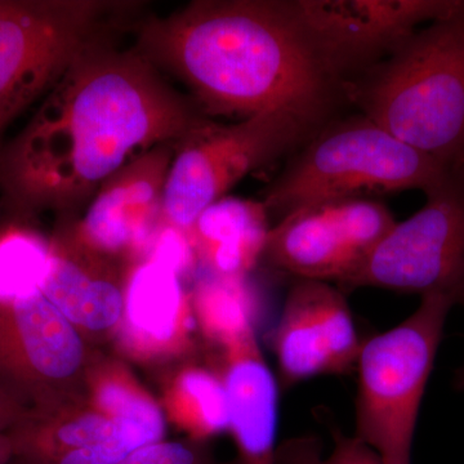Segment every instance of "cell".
<instances>
[{
    "mask_svg": "<svg viewBox=\"0 0 464 464\" xmlns=\"http://www.w3.org/2000/svg\"><path fill=\"white\" fill-rule=\"evenodd\" d=\"M334 445L324 457L315 438L292 439L277 448V464H389L356 436L333 431Z\"/></svg>",
    "mask_w": 464,
    "mask_h": 464,
    "instance_id": "24",
    "label": "cell"
},
{
    "mask_svg": "<svg viewBox=\"0 0 464 464\" xmlns=\"http://www.w3.org/2000/svg\"><path fill=\"white\" fill-rule=\"evenodd\" d=\"M121 464H219L209 442L191 439L161 441L139 449Z\"/></svg>",
    "mask_w": 464,
    "mask_h": 464,
    "instance_id": "26",
    "label": "cell"
},
{
    "mask_svg": "<svg viewBox=\"0 0 464 464\" xmlns=\"http://www.w3.org/2000/svg\"><path fill=\"white\" fill-rule=\"evenodd\" d=\"M201 337L217 350L256 332L257 301L246 277L208 273L191 289Z\"/></svg>",
    "mask_w": 464,
    "mask_h": 464,
    "instance_id": "21",
    "label": "cell"
},
{
    "mask_svg": "<svg viewBox=\"0 0 464 464\" xmlns=\"http://www.w3.org/2000/svg\"><path fill=\"white\" fill-rule=\"evenodd\" d=\"M270 228L262 201L225 197L203 210L188 235L208 273L246 277L264 256Z\"/></svg>",
    "mask_w": 464,
    "mask_h": 464,
    "instance_id": "18",
    "label": "cell"
},
{
    "mask_svg": "<svg viewBox=\"0 0 464 464\" xmlns=\"http://www.w3.org/2000/svg\"><path fill=\"white\" fill-rule=\"evenodd\" d=\"M159 402L168 422L188 439L209 442L228 432L227 391L215 364L179 366L164 381Z\"/></svg>",
    "mask_w": 464,
    "mask_h": 464,
    "instance_id": "19",
    "label": "cell"
},
{
    "mask_svg": "<svg viewBox=\"0 0 464 464\" xmlns=\"http://www.w3.org/2000/svg\"><path fill=\"white\" fill-rule=\"evenodd\" d=\"M93 351L39 289L0 304V387L26 411L85 398Z\"/></svg>",
    "mask_w": 464,
    "mask_h": 464,
    "instance_id": "10",
    "label": "cell"
},
{
    "mask_svg": "<svg viewBox=\"0 0 464 464\" xmlns=\"http://www.w3.org/2000/svg\"><path fill=\"white\" fill-rule=\"evenodd\" d=\"M447 172L438 161L359 114L328 121L302 143L265 188L261 201L279 221L299 209L348 198L408 190L424 194Z\"/></svg>",
    "mask_w": 464,
    "mask_h": 464,
    "instance_id": "4",
    "label": "cell"
},
{
    "mask_svg": "<svg viewBox=\"0 0 464 464\" xmlns=\"http://www.w3.org/2000/svg\"><path fill=\"white\" fill-rule=\"evenodd\" d=\"M9 464H30V463L25 462V460L18 459V458H14V459H12V462Z\"/></svg>",
    "mask_w": 464,
    "mask_h": 464,
    "instance_id": "29",
    "label": "cell"
},
{
    "mask_svg": "<svg viewBox=\"0 0 464 464\" xmlns=\"http://www.w3.org/2000/svg\"><path fill=\"white\" fill-rule=\"evenodd\" d=\"M197 332L185 280L146 259L127 266L123 313L112 337L121 359L141 365L183 360L197 350Z\"/></svg>",
    "mask_w": 464,
    "mask_h": 464,
    "instance_id": "13",
    "label": "cell"
},
{
    "mask_svg": "<svg viewBox=\"0 0 464 464\" xmlns=\"http://www.w3.org/2000/svg\"><path fill=\"white\" fill-rule=\"evenodd\" d=\"M262 258L299 280L337 284L360 262L323 207L299 209L271 226Z\"/></svg>",
    "mask_w": 464,
    "mask_h": 464,
    "instance_id": "17",
    "label": "cell"
},
{
    "mask_svg": "<svg viewBox=\"0 0 464 464\" xmlns=\"http://www.w3.org/2000/svg\"><path fill=\"white\" fill-rule=\"evenodd\" d=\"M317 60L344 85L390 56L462 0H286Z\"/></svg>",
    "mask_w": 464,
    "mask_h": 464,
    "instance_id": "9",
    "label": "cell"
},
{
    "mask_svg": "<svg viewBox=\"0 0 464 464\" xmlns=\"http://www.w3.org/2000/svg\"><path fill=\"white\" fill-rule=\"evenodd\" d=\"M176 145H159L112 174L92 198L83 218L72 225L76 239L101 256L128 265L141 257L161 224Z\"/></svg>",
    "mask_w": 464,
    "mask_h": 464,
    "instance_id": "12",
    "label": "cell"
},
{
    "mask_svg": "<svg viewBox=\"0 0 464 464\" xmlns=\"http://www.w3.org/2000/svg\"><path fill=\"white\" fill-rule=\"evenodd\" d=\"M348 102L448 170L464 167V0L344 85Z\"/></svg>",
    "mask_w": 464,
    "mask_h": 464,
    "instance_id": "3",
    "label": "cell"
},
{
    "mask_svg": "<svg viewBox=\"0 0 464 464\" xmlns=\"http://www.w3.org/2000/svg\"><path fill=\"white\" fill-rule=\"evenodd\" d=\"M215 364L227 391L237 458L227 464H277L279 382L266 362L256 332L217 350Z\"/></svg>",
    "mask_w": 464,
    "mask_h": 464,
    "instance_id": "15",
    "label": "cell"
},
{
    "mask_svg": "<svg viewBox=\"0 0 464 464\" xmlns=\"http://www.w3.org/2000/svg\"><path fill=\"white\" fill-rule=\"evenodd\" d=\"M50 268L39 290L88 344L112 340L123 313L125 267L76 239L72 226L51 237ZM92 347V346H91Z\"/></svg>",
    "mask_w": 464,
    "mask_h": 464,
    "instance_id": "14",
    "label": "cell"
},
{
    "mask_svg": "<svg viewBox=\"0 0 464 464\" xmlns=\"http://www.w3.org/2000/svg\"><path fill=\"white\" fill-rule=\"evenodd\" d=\"M84 395L91 406L112 422L140 424L166 439L167 420L160 402L121 357L93 351L85 372Z\"/></svg>",
    "mask_w": 464,
    "mask_h": 464,
    "instance_id": "20",
    "label": "cell"
},
{
    "mask_svg": "<svg viewBox=\"0 0 464 464\" xmlns=\"http://www.w3.org/2000/svg\"><path fill=\"white\" fill-rule=\"evenodd\" d=\"M128 431L148 432L159 441L164 440L140 424L112 422L85 398L25 411L9 427L7 435L14 458L30 464H56Z\"/></svg>",
    "mask_w": 464,
    "mask_h": 464,
    "instance_id": "16",
    "label": "cell"
},
{
    "mask_svg": "<svg viewBox=\"0 0 464 464\" xmlns=\"http://www.w3.org/2000/svg\"><path fill=\"white\" fill-rule=\"evenodd\" d=\"M453 389L458 392H464V364L460 365L454 373Z\"/></svg>",
    "mask_w": 464,
    "mask_h": 464,
    "instance_id": "28",
    "label": "cell"
},
{
    "mask_svg": "<svg viewBox=\"0 0 464 464\" xmlns=\"http://www.w3.org/2000/svg\"><path fill=\"white\" fill-rule=\"evenodd\" d=\"M273 347L280 389L289 390L317 375L350 373L362 342L341 289L298 280L275 328Z\"/></svg>",
    "mask_w": 464,
    "mask_h": 464,
    "instance_id": "11",
    "label": "cell"
},
{
    "mask_svg": "<svg viewBox=\"0 0 464 464\" xmlns=\"http://www.w3.org/2000/svg\"><path fill=\"white\" fill-rule=\"evenodd\" d=\"M319 207L324 208L360 262L373 252L398 224L389 208L374 198H348Z\"/></svg>",
    "mask_w": 464,
    "mask_h": 464,
    "instance_id": "23",
    "label": "cell"
},
{
    "mask_svg": "<svg viewBox=\"0 0 464 464\" xmlns=\"http://www.w3.org/2000/svg\"><path fill=\"white\" fill-rule=\"evenodd\" d=\"M134 3L0 0V133Z\"/></svg>",
    "mask_w": 464,
    "mask_h": 464,
    "instance_id": "7",
    "label": "cell"
},
{
    "mask_svg": "<svg viewBox=\"0 0 464 464\" xmlns=\"http://www.w3.org/2000/svg\"><path fill=\"white\" fill-rule=\"evenodd\" d=\"M136 50L179 78L210 115L289 109L325 124L347 101L286 0H195L143 21Z\"/></svg>",
    "mask_w": 464,
    "mask_h": 464,
    "instance_id": "2",
    "label": "cell"
},
{
    "mask_svg": "<svg viewBox=\"0 0 464 464\" xmlns=\"http://www.w3.org/2000/svg\"><path fill=\"white\" fill-rule=\"evenodd\" d=\"M424 195V206L395 225L342 289L440 295L464 307V167L448 170Z\"/></svg>",
    "mask_w": 464,
    "mask_h": 464,
    "instance_id": "8",
    "label": "cell"
},
{
    "mask_svg": "<svg viewBox=\"0 0 464 464\" xmlns=\"http://www.w3.org/2000/svg\"><path fill=\"white\" fill-rule=\"evenodd\" d=\"M453 304L420 298L408 319L362 342L357 357V439L383 462L411 464L420 405Z\"/></svg>",
    "mask_w": 464,
    "mask_h": 464,
    "instance_id": "5",
    "label": "cell"
},
{
    "mask_svg": "<svg viewBox=\"0 0 464 464\" xmlns=\"http://www.w3.org/2000/svg\"><path fill=\"white\" fill-rule=\"evenodd\" d=\"M26 409L0 387V432L7 431Z\"/></svg>",
    "mask_w": 464,
    "mask_h": 464,
    "instance_id": "27",
    "label": "cell"
},
{
    "mask_svg": "<svg viewBox=\"0 0 464 464\" xmlns=\"http://www.w3.org/2000/svg\"><path fill=\"white\" fill-rule=\"evenodd\" d=\"M206 119L139 51L101 38L0 152V190L18 216L74 212L112 174L159 145L179 143Z\"/></svg>",
    "mask_w": 464,
    "mask_h": 464,
    "instance_id": "1",
    "label": "cell"
},
{
    "mask_svg": "<svg viewBox=\"0 0 464 464\" xmlns=\"http://www.w3.org/2000/svg\"><path fill=\"white\" fill-rule=\"evenodd\" d=\"M51 239L25 226L0 232V304L39 289L50 268Z\"/></svg>",
    "mask_w": 464,
    "mask_h": 464,
    "instance_id": "22",
    "label": "cell"
},
{
    "mask_svg": "<svg viewBox=\"0 0 464 464\" xmlns=\"http://www.w3.org/2000/svg\"><path fill=\"white\" fill-rule=\"evenodd\" d=\"M154 262L188 282L197 274L200 261L188 232L161 222L137 261Z\"/></svg>",
    "mask_w": 464,
    "mask_h": 464,
    "instance_id": "25",
    "label": "cell"
},
{
    "mask_svg": "<svg viewBox=\"0 0 464 464\" xmlns=\"http://www.w3.org/2000/svg\"><path fill=\"white\" fill-rule=\"evenodd\" d=\"M325 124L289 109L227 125L207 118L176 145L161 222L188 234L203 210L246 174L298 149Z\"/></svg>",
    "mask_w": 464,
    "mask_h": 464,
    "instance_id": "6",
    "label": "cell"
}]
</instances>
